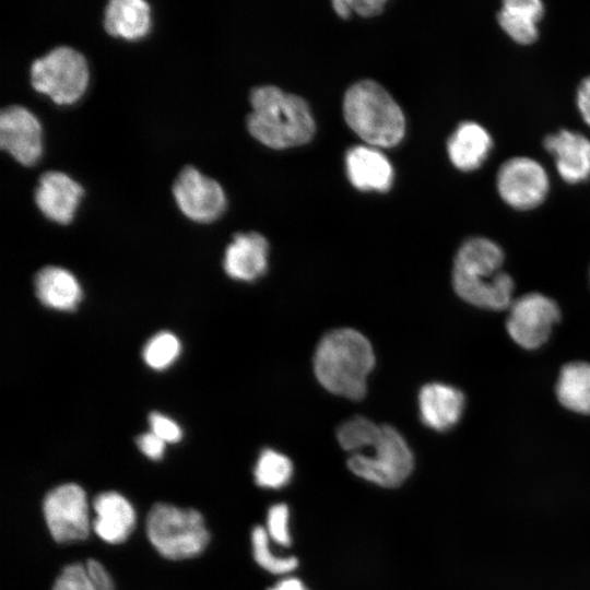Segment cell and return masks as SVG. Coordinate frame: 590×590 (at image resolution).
Masks as SVG:
<instances>
[{
  "label": "cell",
  "instance_id": "obj_23",
  "mask_svg": "<svg viewBox=\"0 0 590 590\" xmlns=\"http://www.w3.org/2000/svg\"><path fill=\"white\" fill-rule=\"evenodd\" d=\"M556 394L566 409L590 414V364L575 362L565 365L559 374Z\"/></svg>",
  "mask_w": 590,
  "mask_h": 590
},
{
  "label": "cell",
  "instance_id": "obj_5",
  "mask_svg": "<svg viewBox=\"0 0 590 590\" xmlns=\"http://www.w3.org/2000/svg\"><path fill=\"white\" fill-rule=\"evenodd\" d=\"M146 533L155 550L174 560L198 556L210 541L203 516L198 510L166 503L152 506Z\"/></svg>",
  "mask_w": 590,
  "mask_h": 590
},
{
  "label": "cell",
  "instance_id": "obj_4",
  "mask_svg": "<svg viewBox=\"0 0 590 590\" xmlns=\"http://www.w3.org/2000/svg\"><path fill=\"white\" fill-rule=\"evenodd\" d=\"M343 113L351 129L373 146H393L404 135L405 119L401 108L374 81L357 82L346 91Z\"/></svg>",
  "mask_w": 590,
  "mask_h": 590
},
{
  "label": "cell",
  "instance_id": "obj_26",
  "mask_svg": "<svg viewBox=\"0 0 590 590\" xmlns=\"http://www.w3.org/2000/svg\"><path fill=\"white\" fill-rule=\"evenodd\" d=\"M255 560L272 574H287L296 568L298 560L294 556L281 557L273 554L269 546V535L263 527L257 526L251 533Z\"/></svg>",
  "mask_w": 590,
  "mask_h": 590
},
{
  "label": "cell",
  "instance_id": "obj_27",
  "mask_svg": "<svg viewBox=\"0 0 590 590\" xmlns=\"http://www.w3.org/2000/svg\"><path fill=\"white\" fill-rule=\"evenodd\" d=\"M180 353V342L170 332H160L151 338L143 349V358L153 369L169 367Z\"/></svg>",
  "mask_w": 590,
  "mask_h": 590
},
{
  "label": "cell",
  "instance_id": "obj_2",
  "mask_svg": "<svg viewBox=\"0 0 590 590\" xmlns=\"http://www.w3.org/2000/svg\"><path fill=\"white\" fill-rule=\"evenodd\" d=\"M375 364L369 341L358 331L342 328L327 333L319 342L314 370L331 393L359 400L366 393L367 376Z\"/></svg>",
  "mask_w": 590,
  "mask_h": 590
},
{
  "label": "cell",
  "instance_id": "obj_32",
  "mask_svg": "<svg viewBox=\"0 0 590 590\" xmlns=\"http://www.w3.org/2000/svg\"><path fill=\"white\" fill-rule=\"evenodd\" d=\"M577 108L583 121L590 127V75L583 78L577 87Z\"/></svg>",
  "mask_w": 590,
  "mask_h": 590
},
{
  "label": "cell",
  "instance_id": "obj_29",
  "mask_svg": "<svg viewBox=\"0 0 590 590\" xmlns=\"http://www.w3.org/2000/svg\"><path fill=\"white\" fill-rule=\"evenodd\" d=\"M288 518L290 511L285 504L271 506L267 515V533L275 543L282 546L291 545Z\"/></svg>",
  "mask_w": 590,
  "mask_h": 590
},
{
  "label": "cell",
  "instance_id": "obj_19",
  "mask_svg": "<svg viewBox=\"0 0 590 590\" xmlns=\"http://www.w3.org/2000/svg\"><path fill=\"white\" fill-rule=\"evenodd\" d=\"M464 405L461 391L445 384H427L418 394L423 423L438 432L447 430L460 420Z\"/></svg>",
  "mask_w": 590,
  "mask_h": 590
},
{
  "label": "cell",
  "instance_id": "obj_31",
  "mask_svg": "<svg viewBox=\"0 0 590 590\" xmlns=\"http://www.w3.org/2000/svg\"><path fill=\"white\" fill-rule=\"evenodd\" d=\"M137 445L148 458L160 460L164 455L166 442L154 433L149 432L137 438Z\"/></svg>",
  "mask_w": 590,
  "mask_h": 590
},
{
  "label": "cell",
  "instance_id": "obj_12",
  "mask_svg": "<svg viewBox=\"0 0 590 590\" xmlns=\"http://www.w3.org/2000/svg\"><path fill=\"white\" fill-rule=\"evenodd\" d=\"M0 146L17 163L35 165L44 151L43 127L35 114L22 105L4 107L0 114Z\"/></svg>",
  "mask_w": 590,
  "mask_h": 590
},
{
  "label": "cell",
  "instance_id": "obj_17",
  "mask_svg": "<svg viewBox=\"0 0 590 590\" xmlns=\"http://www.w3.org/2000/svg\"><path fill=\"white\" fill-rule=\"evenodd\" d=\"M345 166L350 181L359 190L387 191L392 185V166L375 148H352L345 156Z\"/></svg>",
  "mask_w": 590,
  "mask_h": 590
},
{
  "label": "cell",
  "instance_id": "obj_3",
  "mask_svg": "<svg viewBox=\"0 0 590 590\" xmlns=\"http://www.w3.org/2000/svg\"><path fill=\"white\" fill-rule=\"evenodd\" d=\"M249 133L272 149H288L311 140L315 121L307 103L276 86L264 85L250 94Z\"/></svg>",
  "mask_w": 590,
  "mask_h": 590
},
{
  "label": "cell",
  "instance_id": "obj_28",
  "mask_svg": "<svg viewBox=\"0 0 590 590\" xmlns=\"http://www.w3.org/2000/svg\"><path fill=\"white\" fill-rule=\"evenodd\" d=\"M379 425L373 421L356 416L344 422L337 432V438L340 446L353 453L364 449L366 445L373 439L378 430Z\"/></svg>",
  "mask_w": 590,
  "mask_h": 590
},
{
  "label": "cell",
  "instance_id": "obj_7",
  "mask_svg": "<svg viewBox=\"0 0 590 590\" xmlns=\"http://www.w3.org/2000/svg\"><path fill=\"white\" fill-rule=\"evenodd\" d=\"M370 453H353L349 469L357 476L384 487H397L413 469V455L402 435L389 425L379 428L364 449Z\"/></svg>",
  "mask_w": 590,
  "mask_h": 590
},
{
  "label": "cell",
  "instance_id": "obj_8",
  "mask_svg": "<svg viewBox=\"0 0 590 590\" xmlns=\"http://www.w3.org/2000/svg\"><path fill=\"white\" fill-rule=\"evenodd\" d=\"M496 188L500 199L521 211L539 206L547 197L550 178L544 166L529 156H512L498 168Z\"/></svg>",
  "mask_w": 590,
  "mask_h": 590
},
{
  "label": "cell",
  "instance_id": "obj_1",
  "mask_svg": "<svg viewBox=\"0 0 590 590\" xmlns=\"http://www.w3.org/2000/svg\"><path fill=\"white\" fill-rule=\"evenodd\" d=\"M504 252L485 237L468 239L459 248L453 264L456 293L469 304L502 310L511 305L514 282L502 271Z\"/></svg>",
  "mask_w": 590,
  "mask_h": 590
},
{
  "label": "cell",
  "instance_id": "obj_35",
  "mask_svg": "<svg viewBox=\"0 0 590 590\" xmlns=\"http://www.w3.org/2000/svg\"><path fill=\"white\" fill-rule=\"evenodd\" d=\"M334 11L341 17H349L352 13V8L349 0H338L332 2Z\"/></svg>",
  "mask_w": 590,
  "mask_h": 590
},
{
  "label": "cell",
  "instance_id": "obj_34",
  "mask_svg": "<svg viewBox=\"0 0 590 590\" xmlns=\"http://www.w3.org/2000/svg\"><path fill=\"white\" fill-rule=\"evenodd\" d=\"M269 590H307L303 582L296 578H285Z\"/></svg>",
  "mask_w": 590,
  "mask_h": 590
},
{
  "label": "cell",
  "instance_id": "obj_13",
  "mask_svg": "<svg viewBox=\"0 0 590 590\" xmlns=\"http://www.w3.org/2000/svg\"><path fill=\"white\" fill-rule=\"evenodd\" d=\"M83 196V187L70 175L60 170H49L39 177L34 200L45 217L57 224H69Z\"/></svg>",
  "mask_w": 590,
  "mask_h": 590
},
{
  "label": "cell",
  "instance_id": "obj_22",
  "mask_svg": "<svg viewBox=\"0 0 590 590\" xmlns=\"http://www.w3.org/2000/svg\"><path fill=\"white\" fill-rule=\"evenodd\" d=\"M544 4L540 0H505L497 13L502 30L520 45H529L539 36L538 24L543 17Z\"/></svg>",
  "mask_w": 590,
  "mask_h": 590
},
{
  "label": "cell",
  "instance_id": "obj_16",
  "mask_svg": "<svg viewBox=\"0 0 590 590\" xmlns=\"http://www.w3.org/2000/svg\"><path fill=\"white\" fill-rule=\"evenodd\" d=\"M96 518L93 529L105 542L117 544L127 540L135 524V511L130 502L117 492H104L93 500Z\"/></svg>",
  "mask_w": 590,
  "mask_h": 590
},
{
  "label": "cell",
  "instance_id": "obj_33",
  "mask_svg": "<svg viewBox=\"0 0 590 590\" xmlns=\"http://www.w3.org/2000/svg\"><path fill=\"white\" fill-rule=\"evenodd\" d=\"M385 3L386 1L382 0H350L352 11L362 16L377 15L382 11Z\"/></svg>",
  "mask_w": 590,
  "mask_h": 590
},
{
  "label": "cell",
  "instance_id": "obj_11",
  "mask_svg": "<svg viewBox=\"0 0 590 590\" xmlns=\"http://www.w3.org/2000/svg\"><path fill=\"white\" fill-rule=\"evenodd\" d=\"M559 316V309L551 298L531 293L511 303L506 328L517 344L533 350L548 339Z\"/></svg>",
  "mask_w": 590,
  "mask_h": 590
},
{
  "label": "cell",
  "instance_id": "obj_10",
  "mask_svg": "<svg viewBox=\"0 0 590 590\" xmlns=\"http://www.w3.org/2000/svg\"><path fill=\"white\" fill-rule=\"evenodd\" d=\"M172 192L180 212L197 223H211L226 209L223 187L191 165L178 173Z\"/></svg>",
  "mask_w": 590,
  "mask_h": 590
},
{
  "label": "cell",
  "instance_id": "obj_25",
  "mask_svg": "<svg viewBox=\"0 0 590 590\" xmlns=\"http://www.w3.org/2000/svg\"><path fill=\"white\" fill-rule=\"evenodd\" d=\"M291 460L273 449H264L256 463L253 474L256 483L266 488H281L292 476Z\"/></svg>",
  "mask_w": 590,
  "mask_h": 590
},
{
  "label": "cell",
  "instance_id": "obj_20",
  "mask_svg": "<svg viewBox=\"0 0 590 590\" xmlns=\"http://www.w3.org/2000/svg\"><path fill=\"white\" fill-rule=\"evenodd\" d=\"M103 23L110 36L137 42L151 31V7L143 0H110L105 7Z\"/></svg>",
  "mask_w": 590,
  "mask_h": 590
},
{
  "label": "cell",
  "instance_id": "obj_24",
  "mask_svg": "<svg viewBox=\"0 0 590 590\" xmlns=\"http://www.w3.org/2000/svg\"><path fill=\"white\" fill-rule=\"evenodd\" d=\"M52 590H115L106 568L96 559L67 565L57 577Z\"/></svg>",
  "mask_w": 590,
  "mask_h": 590
},
{
  "label": "cell",
  "instance_id": "obj_6",
  "mask_svg": "<svg viewBox=\"0 0 590 590\" xmlns=\"http://www.w3.org/2000/svg\"><path fill=\"white\" fill-rule=\"evenodd\" d=\"M30 81L36 92L55 104L71 105L85 94L90 69L79 50L70 46H58L32 62Z\"/></svg>",
  "mask_w": 590,
  "mask_h": 590
},
{
  "label": "cell",
  "instance_id": "obj_21",
  "mask_svg": "<svg viewBox=\"0 0 590 590\" xmlns=\"http://www.w3.org/2000/svg\"><path fill=\"white\" fill-rule=\"evenodd\" d=\"M35 291L39 300L56 310H73L82 298L76 278L61 267L43 268L35 278Z\"/></svg>",
  "mask_w": 590,
  "mask_h": 590
},
{
  "label": "cell",
  "instance_id": "obj_15",
  "mask_svg": "<svg viewBox=\"0 0 590 590\" xmlns=\"http://www.w3.org/2000/svg\"><path fill=\"white\" fill-rule=\"evenodd\" d=\"M269 244L258 233H238L226 247L223 266L235 280L250 282L262 276L268 268Z\"/></svg>",
  "mask_w": 590,
  "mask_h": 590
},
{
  "label": "cell",
  "instance_id": "obj_30",
  "mask_svg": "<svg viewBox=\"0 0 590 590\" xmlns=\"http://www.w3.org/2000/svg\"><path fill=\"white\" fill-rule=\"evenodd\" d=\"M151 432L163 439L165 442H177L182 437V432L179 425L170 417L153 412L149 417Z\"/></svg>",
  "mask_w": 590,
  "mask_h": 590
},
{
  "label": "cell",
  "instance_id": "obj_9",
  "mask_svg": "<svg viewBox=\"0 0 590 590\" xmlns=\"http://www.w3.org/2000/svg\"><path fill=\"white\" fill-rule=\"evenodd\" d=\"M48 530L58 543L81 541L90 534L88 503L84 489L75 483L52 488L43 505Z\"/></svg>",
  "mask_w": 590,
  "mask_h": 590
},
{
  "label": "cell",
  "instance_id": "obj_18",
  "mask_svg": "<svg viewBox=\"0 0 590 590\" xmlns=\"http://www.w3.org/2000/svg\"><path fill=\"white\" fill-rule=\"evenodd\" d=\"M493 149V138L482 125L462 121L447 141V153L452 165L461 172L477 169Z\"/></svg>",
  "mask_w": 590,
  "mask_h": 590
},
{
  "label": "cell",
  "instance_id": "obj_14",
  "mask_svg": "<svg viewBox=\"0 0 590 590\" xmlns=\"http://www.w3.org/2000/svg\"><path fill=\"white\" fill-rule=\"evenodd\" d=\"M556 170L567 184H580L590 178V139L585 134L562 129L543 140Z\"/></svg>",
  "mask_w": 590,
  "mask_h": 590
}]
</instances>
